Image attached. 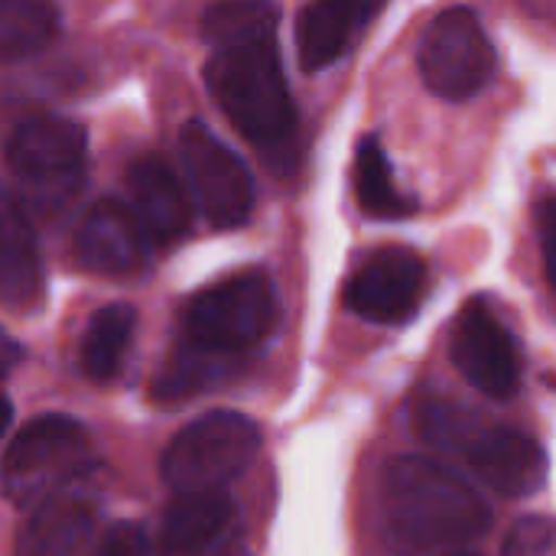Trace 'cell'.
<instances>
[{"instance_id": "cell-1", "label": "cell", "mask_w": 556, "mask_h": 556, "mask_svg": "<svg viewBox=\"0 0 556 556\" xmlns=\"http://www.w3.org/2000/svg\"><path fill=\"white\" fill-rule=\"evenodd\" d=\"M381 534L397 556L453 551L479 541L492 511L450 466L430 456H397L381 476Z\"/></svg>"}, {"instance_id": "cell-2", "label": "cell", "mask_w": 556, "mask_h": 556, "mask_svg": "<svg viewBox=\"0 0 556 556\" xmlns=\"http://www.w3.org/2000/svg\"><path fill=\"white\" fill-rule=\"evenodd\" d=\"M205 88L241 137L267 156H287L296 137V104L283 75L277 33L215 46Z\"/></svg>"}, {"instance_id": "cell-3", "label": "cell", "mask_w": 556, "mask_h": 556, "mask_svg": "<svg viewBox=\"0 0 556 556\" xmlns=\"http://www.w3.org/2000/svg\"><path fill=\"white\" fill-rule=\"evenodd\" d=\"M420 433L433 446L456 450L466 466L498 495L528 498L547 479V453L538 437L518 427H476L446 404H427L420 410Z\"/></svg>"}, {"instance_id": "cell-4", "label": "cell", "mask_w": 556, "mask_h": 556, "mask_svg": "<svg viewBox=\"0 0 556 556\" xmlns=\"http://www.w3.org/2000/svg\"><path fill=\"white\" fill-rule=\"evenodd\" d=\"M277 319L280 303L274 280L251 267L199 290L182 309V332L186 342L212 355H235L264 342Z\"/></svg>"}, {"instance_id": "cell-5", "label": "cell", "mask_w": 556, "mask_h": 556, "mask_svg": "<svg viewBox=\"0 0 556 556\" xmlns=\"http://www.w3.org/2000/svg\"><path fill=\"white\" fill-rule=\"evenodd\" d=\"M91 440L68 414H39L26 420L3 453V495L16 508H36L65 492L85 472Z\"/></svg>"}, {"instance_id": "cell-6", "label": "cell", "mask_w": 556, "mask_h": 556, "mask_svg": "<svg viewBox=\"0 0 556 556\" xmlns=\"http://www.w3.org/2000/svg\"><path fill=\"white\" fill-rule=\"evenodd\" d=\"M261 453V430L238 410H208L182 427L160 459V476L179 492H225Z\"/></svg>"}, {"instance_id": "cell-7", "label": "cell", "mask_w": 556, "mask_h": 556, "mask_svg": "<svg viewBox=\"0 0 556 556\" xmlns=\"http://www.w3.org/2000/svg\"><path fill=\"white\" fill-rule=\"evenodd\" d=\"M3 156L10 176L39 205H62L81 186L88 137L68 117L33 114L10 130Z\"/></svg>"}, {"instance_id": "cell-8", "label": "cell", "mask_w": 556, "mask_h": 556, "mask_svg": "<svg viewBox=\"0 0 556 556\" xmlns=\"http://www.w3.org/2000/svg\"><path fill=\"white\" fill-rule=\"evenodd\" d=\"M495 46L469 7L437 13L417 46L420 78L443 101H469L482 94L495 78Z\"/></svg>"}, {"instance_id": "cell-9", "label": "cell", "mask_w": 556, "mask_h": 556, "mask_svg": "<svg viewBox=\"0 0 556 556\" xmlns=\"http://www.w3.org/2000/svg\"><path fill=\"white\" fill-rule=\"evenodd\" d=\"M179 160L195 205L212 228H241L254 212V176L248 163L202 121L179 130Z\"/></svg>"}, {"instance_id": "cell-10", "label": "cell", "mask_w": 556, "mask_h": 556, "mask_svg": "<svg viewBox=\"0 0 556 556\" xmlns=\"http://www.w3.org/2000/svg\"><path fill=\"white\" fill-rule=\"evenodd\" d=\"M450 355L459 375L492 401H508L521 384L518 342L485 300H469L459 309L450 336Z\"/></svg>"}, {"instance_id": "cell-11", "label": "cell", "mask_w": 556, "mask_h": 556, "mask_svg": "<svg viewBox=\"0 0 556 556\" xmlns=\"http://www.w3.org/2000/svg\"><path fill=\"white\" fill-rule=\"evenodd\" d=\"M427 290V264L410 248H378L345 283V306L378 326H397L410 319Z\"/></svg>"}, {"instance_id": "cell-12", "label": "cell", "mask_w": 556, "mask_h": 556, "mask_svg": "<svg viewBox=\"0 0 556 556\" xmlns=\"http://www.w3.org/2000/svg\"><path fill=\"white\" fill-rule=\"evenodd\" d=\"M150 238L130 205L121 199H98L78 222L75 257L98 277H130L147 261Z\"/></svg>"}, {"instance_id": "cell-13", "label": "cell", "mask_w": 556, "mask_h": 556, "mask_svg": "<svg viewBox=\"0 0 556 556\" xmlns=\"http://www.w3.org/2000/svg\"><path fill=\"white\" fill-rule=\"evenodd\" d=\"M101 508L72 489L36 505L16 538V556H94L101 547Z\"/></svg>"}, {"instance_id": "cell-14", "label": "cell", "mask_w": 556, "mask_h": 556, "mask_svg": "<svg viewBox=\"0 0 556 556\" xmlns=\"http://www.w3.org/2000/svg\"><path fill=\"white\" fill-rule=\"evenodd\" d=\"M130 208L150 244H173L192 225V189L160 153H143L127 166Z\"/></svg>"}, {"instance_id": "cell-15", "label": "cell", "mask_w": 556, "mask_h": 556, "mask_svg": "<svg viewBox=\"0 0 556 556\" xmlns=\"http://www.w3.org/2000/svg\"><path fill=\"white\" fill-rule=\"evenodd\" d=\"M368 16V0H309L293 23L300 68L306 75H316L336 65L349 52Z\"/></svg>"}, {"instance_id": "cell-16", "label": "cell", "mask_w": 556, "mask_h": 556, "mask_svg": "<svg viewBox=\"0 0 556 556\" xmlns=\"http://www.w3.org/2000/svg\"><path fill=\"white\" fill-rule=\"evenodd\" d=\"M228 492H179L163 511L153 556H208L231 525Z\"/></svg>"}, {"instance_id": "cell-17", "label": "cell", "mask_w": 556, "mask_h": 556, "mask_svg": "<svg viewBox=\"0 0 556 556\" xmlns=\"http://www.w3.org/2000/svg\"><path fill=\"white\" fill-rule=\"evenodd\" d=\"M0 231H3L0 235V293H3L7 309L26 313L42 300L46 277H42V257H39L33 222L13 192L3 199Z\"/></svg>"}, {"instance_id": "cell-18", "label": "cell", "mask_w": 556, "mask_h": 556, "mask_svg": "<svg viewBox=\"0 0 556 556\" xmlns=\"http://www.w3.org/2000/svg\"><path fill=\"white\" fill-rule=\"evenodd\" d=\"M355 195L362 212L378 222H397L417 212V202L397 186L391 160L375 134L362 137L355 150Z\"/></svg>"}, {"instance_id": "cell-19", "label": "cell", "mask_w": 556, "mask_h": 556, "mask_svg": "<svg viewBox=\"0 0 556 556\" xmlns=\"http://www.w3.org/2000/svg\"><path fill=\"white\" fill-rule=\"evenodd\" d=\"M137 329V313L127 303H108L101 306L81 336L78 345V358H81V371L91 381H111L127 355V345L134 339Z\"/></svg>"}, {"instance_id": "cell-20", "label": "cell", "mask_w": 556, "mask_h": 556, "mask_svg": "<svg viewBox=\"0 0 556 556\" xmlns=\"http://www.w3.org/2000/svg\"><path fill=\"white\" fill-rule=\"evenodd\" d=\"M62 13L55 0H0V55L20 62L55 42Z\"/></svg>"}, {"instance_id": "cell-21", "label": "cell", "mask_w": 556, "mask_h": 556, "mask_svg": "<svg viewBox=\"0 0 556 556\" xmlns=\"http://www.w3.org/2000/svg\"><path fill=\"white\" fill-rule=\"evenodd\" d=\"M277 23L280 10L274 0H215L202 16V36L215 49L235 39L277 33Z\"/></svg>"}, {"instance_id": "cell-22", "label": "cell", "mask_w": 556, "mask_h": 556, "mask_svg": "<svg viewBox=\"0 0 556 556\" xmlns=\"http://www.w3.org/2000/svg\"><path fill=\"white\" fill-rule=\"evenodd\" d=\"M502 556H556V518L528 515L515 521L502 541Z\"/></svg>"}, {"instance_id": "cell-23", "label": "cell", "mask_w": 556, "mask_h": 556, "mask_svg": "<svg viewBox=\"0 0 556 556\" xmlns=\"http://www.w3.org/2000/svg\"><path fill=\"white\" fill-rule=\"evenodd\" d=\"M94 556H153V544L137 521H117L104 531Z\"/></svg>"}, {"instance_id": "cell-24", "label": "cell", "mask_w": 556, "mask_h": 556, "mask_svg": "<svg viewBox=\"0 0 556 556\" xmlns=\"http://www.w3.org/2000/svg\"><path fill=\"white\" fill-rule=\"evenodd\" d=\"M534 228H538L544 274L556 287V192H547V195L538 199V205H534Z\"/></svg>"}, {"instance_id": "cell-25", "label": "cell", "mask_w": 556, "mask_h": 556, "mask_svg": "<svg viewBox=\"0 0 556 556\" xmlns=\"http://www.w3.org/2000/svg\"><path fill=\"white\" fill-rule=\"evenodd\" d=\"M20 355H23V352H20V345H16L13 339H7V342H3V375H10V371H13V365L20 362Z\"/></svg>"}, {"instance_id": "cell-26", "label": "cell", "mask_w": 556, "mask_h": 556, "mask_svg": "<svg viewBox=\"0 0 556 556\" xmlns=\"http://www.w3.org/2000/svg\"><path fill=\"white\" fill-rule=\"evenodd\" d=\"M215 556H251L244 547H225V551H218Z\"/></svg>"}, {"instance_id": "cell-27", "label": "cell", "mask_w": 556, "mask_h": 556, "mask_svg": "<svg viewBox=\"0 0 556 556\" xmlns=\"http://www.w3.org/2000/svg\"><path fill=\"white\" fill-rule=\"evenodd\" d=\"M381 7H384V0H368V10H371V13H378Z\"/></svg>"}, {"instance_id": "cell-28", "label": "cell", "mask_w": 556, "mask_h": 556, "mask_svg": "<svg viewBox=\"0 0 556 556\" xmlns=\"http://www.w3.org/2000/svg\"><path fill=\"white\" fill-rule=\"evenodd\" d=\"M443 556H479V554H472V551H453V554H443Z\"/></svg>"}]
</instances>
